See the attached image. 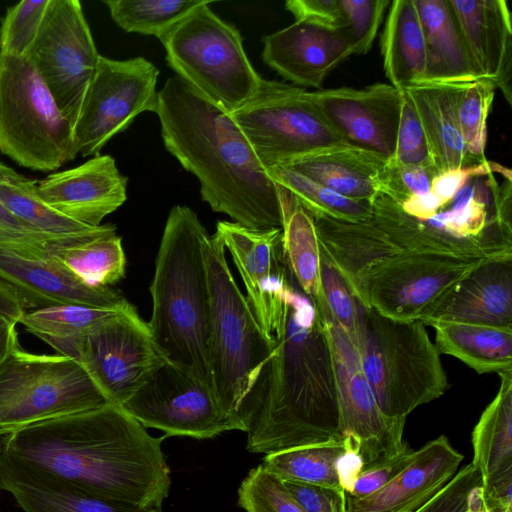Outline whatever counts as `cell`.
<instances>
[{
    "mask_svg": "<svg viewBox=\"0 0 512 512\" xmlns=\"http://www.w3.org/2000/svg\"><path fill=\"white\" fill-rule=\"evenodd\" d=\"M0 308H2L8 316L18 322L25 313L14 292L0 281Z\"/></svg>",
    "mask_w": 512,
    "mask_h": 512,
    "instance_id": "obj_55",
    "label": "cell"
},
{
    "mask_svg": "<svg viewBox=\"0 0 512 512\" xmlns=\"http://www.w3.org/2000/svg\"><path fill=\"white\" fill-rule=\"evenodd\" d=\"M381 53L390 85L401 91L422 81L426 43L414 0L391 2L381 35Z\"/></svg>",
    "mask_w": 512,
    "mask_h": 512,
    "instance_id": "obj_29",
    "label": "cell"
},
{
    "mask_svg": "<svg viewBox=\"0 0 512 512\" xmlns=\"http://www.w3.org/2000/svg\"><path fill=\"white\" fill-rule=\"evenodd\" d=\"M313 305L324 319L330 343L342 436L356 446L364 468L397 455L407 445L405 421L390 419L380 410L358 351L330 314L324 297Z\"/></svg>",
    "mask_w": 512,
    "mask_h": 512,
    "instance_id": "obj_15",
    "label": "cell"
},
{
    "mask_svg": "<svg viewBox=\"0 0 512 512\" xmlns=\"http://www.w3.org/2000/svg\"><path fill=\"white\" fill-rule=\"evenodd\" d=\"M75 347V360L120 407L166 361L131 303L96 324Z\"/></svg>",
    "mask_w": 512,
    "mask_h": 512,
    "instance_id": "obj_16",
    "label": "cell"
},
{
    "mask_svg": "<svg viewBox=\"0 0 512 512\" xmlns=\"http://www.w3.org/2000/svg\"><path fill=\"white\" fill-rule=\"evenodd\" d=\"M364 468L363 459L354 444L339 458L337 471L341 488L348 495L355 480Z\"/></svg>",
    "mask_w": 512,
    "mask_h": 512,
    "instance_id": "obj_53",
    "label": "cell"
},
{
    "mask_svg": "<svg viewBox=\"0 0 512 512\" xmlns=\"http://www.w3.org/2000/svg\"><path fill=\"white\" fill-rule=\"evenodd\" d=\"M155 113L166 150L196 176L213 211L248 228H281L278 185L227 109L175 75Z\"/></svg>",
    "mask_w": 512,
    "mask_h": 512,
    "instance_id": "obj_3",
    "label": "cell"
},
{
    "mask_svg": "<svg viewBox=\"0 0 512 512\" xmlns=\"http://www.w3.org/2000/svg\"><path fill=\"white\" fill-rule=\"evenodd\" d=\"M47 254L89 286L110 287L125 276L126 257L116 233L53 245Z\"/></svg>",
    "mask_w": 512,
    "mask_h": 512,
    "instance_id": "obj_35",
    "label": "cell"
},
{
    "mask_svg": "<svg viewBox=\"0 0 512 512\" xmlns=\"http://www.w3.org/2000/svg\"><path fill=\"white\" fill-rule=\"evenodd\" d=\"M247 416L246 448L274 452L341 440L338 393L325 322L292 277L281 330Z\"/></svg>",
    "mask_w": 512,
    "mask_h": 512,
    "instance_id": "obj_2",
    "label": "cell"
},
{
    "mask_svg": "<svg viewBox=\"0 0 512 512\" xmlns=\"http://www.w3.org/2000/svg\"><path fill=\"white\" fill-rule=\"evenodd\" d=\"M399 206L407 215L422 221L431 219L443 210L439 199L430 191L412 195Z\"/></svg>",
    "mask_w": 512,
    "mask_h": 512,
    "instance_id": "obj_52",
    "label": "cell"
},
{
    "mask_svg": "<svg viewBox=\"0 0 512 512\" xmlns=\"http://www.w3.org/2000/svg\"><path fill=\"white\" fill-rule=\"evenodd\" d=\"M498 374V392L472 431V463L482 481L512 471V371Z\"/></svg>",
    "mask_w": 512,
    "mask_h": 512,
    "instance_id": "obj_32",
    "label": "cell"
},
{
    "mask_svg": "<svg viewBox=\"0 0 512 512\" xmlns=\"http://www.w3.org/2000/svg\"><path fill=\"white\" fill-rule=\"evenodd\" d=\"M481 485V473L471 462L457 471L431 500L415 512H464L472 490Z\"/></svg>",
    "mask_w": 512,
    "mask_h": 512,
    "instance_id": "obj_47",
    "label": "cell"
},
{
    "mask_svg": "<svg viewBox=\"0 0 512 512\" xmlns=\"http://www.w3.org/2000/svg\"><path fill=\"white\" fill-rule=\"evenodd\" d=\"M481 491L487 512H512V471L482 481Z\"/></svg>",
    "mask_w": 512,
    "mask_h": 512,
    "instance_id": "obj_51",
    "label": "cell"
},
{
    "mask_svg": "<svg viewBox=\"0 0 512 512\" xmlns=\"http://www.w3.org/2000/svg\"><path fill=\"white\" fill-rule=\"evenodd\" d=\"M0 315H2V316H6V314H5L4 310H3V309H1V308H0Z\"/></svg>",
    "mask_w": 512,
    "mask_h": 512,
    "instance_id": "obj_56",
    "label": "cell"
},
{
    "mask_svg": "<svg viewBox=\"0 0 512 512\" xmlns=\"http://www.w3.org/2000/svg\"><path fill=\"white\" fill-rule=\"evenodd\" d=\"M352 444L344 438L294 447L265 455L262 464L284 481L341 488L337 462Z\"/></svg>",
    "mask_w": 512,
    "mask_h": 512,
    "instance_id": "obj_36",
    "label": "cell"
},
{
    "mask_svg": "<svg viewBox=\"0 0 512 512\" xmlns=\"http://www.w3.org/2000/svg\"><path fill=\"white\" fill-rule=\"evenodd\" d=\"M205 0H105L112 20L126 32L153 35L168 33Z\"/></svg>",
    "mask_w": 512,
    "mask_h": 512,
    "instance_id": "obj_38",
    "label": "cell"
},
{
    "mask_svg": "<svg viewBox=\"0 0 512 512\" xmlns=\"http://www.w3.org/2000/svg\"><path fill=\"white\" fill-rule=\"evenodd\" d=\"M163 438L109 403L3 436L0 456L93 497L162 508L171 486Z\"/></svg>",
    "mask_w": 512,
    "mask_h": 512,
    "instance_id": "obj_1",
    "label": "cell"
},
{
    "mask_svg": "<svg viewBox=\"0 0 512 512\" xmlns=\"http://www.w3.org/2000/svg\"><path fill=\"white\" fill-rule=\"evenodd\" d=\"M109 232L102 224L96 231L75 236H53L32 230L15 218L0 202V247L29 254H46L53 245L69 244L93 239Z\"/></svg>",
    "mask_w": 512,
    "mask_h": 512,
    "instance_id": "obj_42",
    "label": "cell"
},
{
    "mask_svg": "<svg viewBox=\"0 0 512 512\" xmlns=\"http://www.w3.org/2000/svg\"><path fill=\"white\" fill-rule=\"evenodd\" d=\"M278 188L284 261L297 287L314 303L323 297L320 246L314 221L288 190L280 185Z\"/></svg>",
    "mask_w": 512,
    "mask_h": 512,
    "instance_id": "obj_31",
    "label": "cell"
},
{
    "mask_svg": "<svg viewBox=\"0 0 512 512\" xmlns=\"http://www.w3.org/2000/svg\"><path fill=\"white\" fill-rule=\"evenodd\" d=\"M230 115L266 169L324 147L346 144L311 91L293 84L264 79L259 92Z\"/></svg>",
    "mask_w": 512,
    "mask_h": 512,
    "instance_id": "obj_10",
    "label": "cell"
},
{
    "mask_svg": "<svg viewBox=\"0 0 512 512\" xmlns=\"http://www.w3.org/2000/svg\"><path fill=\"white\" fill-rule=\"evenodd\" d=\"M17 324L18 322L0 315V364L12 349L19 344Z\"/></svg>",
    "mask_w": 512,
    "mask_h": 512,
    "instance_id": "obj_54",
    "label": "cell"
},
{
    "mask_svg": "<svg viewBox=\"0 0 512 512\" xmlns=\"http://www.w3.org/2000/svg\"><path fill=\"white\" fill-rule=\"evenodd\" d=\"M237 504L245 512H305L283 481L262 463L242 480Z\"/></svg>",
    "mask_w": 512,
    "mask_h": 512,
    "instance_id": "obj_41",
    "label": "cell"
},
{
    "mask_svg": "<svg viewBox=\"0 0 512 512\" xmlns=\"http://www.w3.org/2000/svg\"><path fill=\"white\" fill-rule=\"evenodd\" d=\"M479 79L511 104L512 22L504 0H448Z\"/></svg>",
    "mask_w": 512,
    "mask_h": 512,
    "instance_id": "obj_24",
    "label": "cell"
},
{
    "mask_svg": "<svg viewBox=\"0 0 512 512\" xmlns=\"http://www.w3.org/2000/svg\"><path fill=\"white\" fill-rule=\"evenodd\" d=\"M355 347L382 413L406 421L449 387L440 353L420 320L388 318L357 299Z\"/></svg>",
    "mask_w": 512,
    "mask_h": 512,
    "instance_id": "obj_6",
    "label": "cell"
},
{
    "mask_svg": "<svg viewBox=\"0 0 512 512\" xmlns=\"http://www.w3.org/2000/svg\"><path fill=\"white\" fill-rule=\"evenodd\" d=\"M109 403L85 367L71 357L31 353L17 344L0 364V438Z\"/></svg>",
    "mask_w": 512,
    "mask_h": 512,
    "instance_id": "obj_9",
    "label": "cell"
},
{
    "mask_svg": "<svg viewBox=\"0 0 512 512\" xmlns=\"http://www.w3.org/2000/svg\"><path fill=\"white\" fill-rule=\"evenodd\" d=\"M311 97L348 144L389 159L393 156L402 93L386 83L362 89H319Z\"/></svg>",
    "mask_w": 512,
    "mask_h": 512,
    "instance_id": "obj_18",
    "label": "cell"
},
{
    "mask_svg": "<svg viewBox=\"0 0 512 512\" xmlns=\"http://www.w3.org/2000/svg\"><path fill=\"white\" fill-rule=\"evenodd\" d=\"M495 85L484 79L460 86L457 113L461 134L469 155L478 163L486 161L487 120L492 107Z\"/></svg>",
    "mask_w": 512,
    "mask_h": 512,
    "instance_id": "obj_39",
    "label": "cell"
},
{
    "mask_svg": "<svg viewBox=\"0 0 512 512\" xmlns=\"http://www.w3.org/2000/svg\"><path fill=\"white\" fill-rule=\"evenodd\" d=\"M0 152L43 172L78 154L72 125L29 57L0 53Z\"/></svg>",
    "mask_w": 512,
    "mask_h": 512,
    "instance_id": "obj_8",
    "label": "cell"
},
{
    "mask_svg": "<svg viewBox=\"0 0 512 512\" xmlns=\"http://www.w3.org/2000/svg\"><path fill=\"white\" fill-rule=\"evenodd\" d=\"M215 234L232 256L260 327L273 338L283 324L290 280L283 257L282 229H253L219 221Z\"/></svg>",
    "mask_w": 512,
    "mask_h": 512,
    "instance_id": "obj_17",
    "label": "cell"
},
{
    "mask_svg": "<svg viewBox=\"0 0 512 512\" xmlns=\"http://www.w3.org/2000/svg\"><path fill=\"white\" fill-rule=\"evenodd\" d=\"M124 306L105 308L85 304L54 305L25 311L19 324L53 347L58 354L75 359L76 340Z\"/></svg>",
    "mask_w": 512,
    "mask_h": 512,
    "instance_id": "obj_34",
    "label": "cell"
},
{
    "mask_svg": "<svg viewBox=\"0 0 512 512\" xmlns=\"http://www.w3.org/2000/svg\"><path fill=\"white\" fill-rule=\"evenodd\" d=\"M201 5L159 40L176 75L232 112L250 101L264 79L250 63L238 29Z\"/></svg>",
    "mask_w": 512,
    "mask_h": 512,
    "instance_id": "obj_7",
    "label": "cell"
},
{
    "mask_svg": "<svg viewBox=\"0 0 512 512\" xmlns=\"http://www.w3.org/2000/svg\"><path fill=\"white\" fill-rule=\"evenodd\" d=\"M322 291L327 308L355 344L358 330L356 298L340 273L320 254Z\"/></svg>",
    "mask_w": 512,
    "mask_h": 512,
    "instance_id": "obj_45",
    "label": "cell"
},
{
    "mask_svg": "<svg viewBox=\"0 0 512 512\" xmlns=\"http://www.w3.org/2000/svg\"><path fill=\"white\" fill-rule=\"evenodd\" d=\"M414 4L426 43V69L420 83L461 84L478 80L449 1L414 0Z\"/></svg>",
    "mask_w": 512,
    "mask_h": 512,
    "instance_id": "obj_28",
    "label": "cell"
},
{
    "mask_svg": "<svg viewBox=\"0 0 512 512\" xmlns=\"http://www.w3.org/2000/svg\"><path fill=\"white\" fill-rule=\"evenodd\" d=\"M159 70L144 57L114 60L99 57L79 119L74 128L77 153L99 155L136 116L156 112Z\"/></svg>",
    "mask_w": 512,
    "mask_h": 512,
    "instance_id": "obj_14",
    "label": "cell"
},
{
    "mask_svg": "<svg viewBox=\"0 0 512 512\" xmlns=\"http://www.w3.org/2000/svg\"><path fill=\"white\" fill-rule=\"evenodd\" d=\"M262 59L266 65L295 86L320 89L325 78L353 55L340 31L305 21L263 37Z\"/></svg>",
    "mask_w": 512,
    "mask_h": 512,
    "instance_id": "obj_21",
    "label": "cell"
},
{
    "mask_svg": "<svg viewBox=\"0 0 512 512\" xmlns=\"http://www.w3.org/2000/svg\"><path fill=\"white\" fill-rule=\"evenodd\" d=\"M51 0H23L9 7L0 28V53L28 57Z\"/></svg>",
    "mask_w": 512,
    "mask_h": 512,
    "instance_id": "obj_40",
    "label": "cell"
},
{
    "mask_svg": "<svg viewBox=\"0 0 512 512\" xmlns=\"http://www.w3.org/2000/svg\"><path fill=\"white\" fill-rule=\"evenodd\" d=\"M415 456L416 450L407 444L397 455L365 467L347 496L363 498L373 494L407 467Z\"/></svg>",
    "mask_w": 512,
    "mask_h": 512,
    "instance_id": "obj_48",
    "label": "cell"
},
{
    "mask_svg": "<svg viewBox=\"0 0 512 512\" xmlns=\"http://www.w3.org/2000/svg\"><path fill=\"white\" fill-rule=\"evenodd\" d=\"M285 9L295 17V21L334 31L345 26L340 0H289L285 2Z\"/></svg>",
    "mask_w": 512,
    "mask_h": 512,
    "instance_id": "obj_50",
    "label": "cell"
},
{
    "mask_svg": "<svg viewBox=\"0 0 512 512\" xmlns=\"http://www.w3.org/2000/svg\"><path fill=\"white\" fill-rule=\"evenodd\" d=\"M225 252L216 234L207 238L204 256L210 297L209 367L213 390L223 408L246 422L276 341L260 327L235 282Z\"/></svg>",
    "mask_w": 512,
    "mask_h": 512,
    "instance_id": "obj_5",
    "label": "cell"
},
{
    "mask_svg": "<svg viewBox=\"0 0 512 512\" xmlns=\"http://www.w3.org/2000/svg\"><path fill=\"white\" fill-rule=\"evenodd\" d=\"M0 202L28 228L53 236H75L96 231L52 209L41 198L38 181L15 171L0 160Z\"/></svg>",
    "mask_w": 512,
    "mask_h": 512,
    "instance_id": "obj_33",
    "label": "cell"
},
{
    "mask_svg": "<svg viewBox=\"0 0 512 512\" xmlns=\"http://www.w3.org/2000/svg\"><path fill=\"white\" fill-rule=\"evenodd\" d=\"M121 408L143 427L165 432L164 437L208 439L232 430L247 432L245 420L228 413L210 386L168 361Z\"/></svg>",
    "mask_w": 512,
    "mask_h": 512,
    "instance_id": "obj_12",
    "label": "cell"
},
{
    "mask_svg": "<svg viewBox=\"0 0 512 512\" xmlns=\"http://www.w3.org/2000/svg\"><path fill=\"white\" fill-rule=\"evenodd\" d=\"M28 57L74 129L100 57L80 1L51 0Z\"/></svg>",
    "mask_w": 512,
    "mask_h": 512,
    "instance_id": "obj_13",
    "label": "cell"
},
{
    "mask_svg": "<svg viewBox=\"0 0 512 512\" xmlns=\"http://www.w3.org/2000/svg\"><path fill=\"white\" fill-rule=\"evenodd\" d=\"M0 490L10 493L24 512H163L87 495L2 457Z\"/></svg>",
    "mask_w": 512,
    "mask_h": 512,
    "instance_id": "obj_27",
    "label": "cell"
},
{
    "mask_svg": "<svg viewBox=\"0 0 512 512\" xmlns=\"http://www.w3.org/2000/svg\"><path fill=\"white\" fill-rule=\"evenodd\" d=\"M485 261L437 254L397 255L364 267L347 285L360 303L388 318L420 320L457 282Z\"/></svg>",
    "mask_w": 512,
    "mask_h": 512,
    "instance_id": "obj_11",
    "label": "cell"
},
{
    "mask_svg": "<svg viewBox=\"0 0 512 512\" xmlns=\"http://www.w3.org/2000/svg\"><path fill=\"white\" fill-rule=\"evenodd\" d=\"M282 481L305 512H346L347 495L341 488Z\"/></svg>",
    "mask_w": 512,
    "mask_h": 512,
    "instance_id": "obj_49",
    "label": "cell"
},
{
    "mask_svg": "<svg viewBox=\"0 0 512 512\" xmlns=\"http://www.w3.org/2000/svg\"><path fill=\"white\" fill-rule=\"evenodd\" d=\"M0 281L14 292L24 310L61 304L118 308L128 303L111 287L85 284L47 253H21L0 247Z\"/></svg>",
    "mask_w": 512,
    "mask_h": 512,
    "instance_id": "obj_19",
    "label": "cell"
},
{
    "mask_svg": "<svg viewBox=\"0 0 512 512\" xmlns=\"http://www.w3.org/2000/svg\"><path fill=\"white\" fill-rule=\"evenodd\" d=\"M440 354L458 358L478 374L512 371V327L434 322Z\"/></svg>",
    "mask_w": 512,
    "mask_h": 512,
    "instance_id": "obj_30",
    "label": "cell"
},
{
    "mask_svg": "<svg viewBox=\"0 0 512 512\" xmlns=\"http://www.w3.org/2000/svg\"><path fill=\"white\" fill-rule=\"evenodd\" d=\"M209 236L191 208L175 205L170 210L149 288L152 314L147 323L165 360L213 389L208 348L210 297L204 256Z\"/></svg>",
    "mask_w": 512,
    "mask_h": 512,
    "instance_id": "obj_4",
    "label": "cell"
},
{
    "mask_svg": "<svg viewBox=\"0 0 512 512\" xmlns=\"http://www.w3.org/2000/svg\"><path fill=\"white\" fill-rule=\"evenodd\" d=\"M128 178L110 155H96L85 163L55 172L38 181L41 198L61 215L97 227L127 199Z\"/></svg>",
    "mask_w": 512,
    "mask_h": 512,
    "instance_id": "obj_20",
    "label": "cell"
},
{
    "mask_svg": "<svg viewBox=\"0 0 512 512\" xmlns=\"http://www.w3.org/2000/svg\"><path fill=\"white\" fill-rule=\"evenodd\" d=\"M461 84L419 83L404 89L423 127L437 173L478 163L469 155L459 126Z\"/></svg>",
    "mask_w": 512,
    "mask_h": 512,
    "instance_id": "obj_26",
    "label": "cell"
},
{
    "mask_svg": "<svg viewBox=\"0 0 512 512\" xmlns=\"http://www.w3.org/2000/svg\"><path fill=\"white\" fill-rule=\"evenodd\" d=\"M435 175L432 168L401 165L387 159L379 178V193L401 205L412 195L429 192Z\"/></svg>",
    "mask_w": 512,
    "mask_h": 512,
    "instance_id": "obj_46",
    "label": "cell"
},
{
    "mask_svg": "<svg viewBox=\"0 0 512 512\" xmlns=\"http://www.w3.org/2000/svg\"><path fill=\"white\" fill-rule=\"evenodd\" d=\"M424 325L461 322L512 327V257L483 262L420 318Z\"/></svg>",
    "mask_w": 512,
    "mask_h": 512,
    "instance_id": "obj_23",
    "label": "cell"
},
{
    "mask_svg": "<svg viewBox=\"0 0 512 512\" xmlns=\"http://www.w3.org/2000/svg\"><path fill=\"white\" fill-rule=\"evenodd\" d=\"M401 93V112L395 150L393 156L389 159L401 165L429 167L437 173L433 166L428 142L415 108L404 90H401Z\"/></svg>",
    "mask_w": 512,
    "mask_h": 512,
    "instance_id": "obj_44",
    "label": "cell"
},
{
    "mask_svg": "<svg viewBox=\"0 0 512 512\" xmlns=\"http://www.w3.org/2000/svg\"><path fill=\"white\" fill-rule=\"evenodd\" d=\"M463 459L441 435L416 450L413 461L378 491L347 496L346 512H415L453 478Z\"/></svg>",
    "mask_w": 512,
    "mask_h": 512,
    "instance_id": "obj_22",
    "label": "cell"
},
{
    "mask_svg": "<svg viewBox=\"0 0 512 512\" xmlns=\"http://www.w3.org/2000/svg\"><path fill=\"white\" fill-rule=\"evenodd\" d=\"M271 179L288 190L314 216H325L347 222H365L371 217L368 201L344 197L304 174L283 165L267 168Z\"/></svg>",
    "mask_w": 512,
    "mask_h": 512,
    "instance_id": "obj_37",
    "label": "cell"
},
{
    "mask_svg": "<svg viewBox=\"0 0 512 512\" xmlns=\"http://www.w3.org/2000/svg\"><path fill=\"white\" fill-rule=\"evenodd\" d=\"M387 158L351 144L324 147L291 160L290 167L355 201L372 202Z\"/></svg>",
    "mask_w": 512,
    "mask_h": 512,
    "instance_id": "obj_25",
    "label": "cell"
},
{
    "mask_svg": "<svg viewBox=\"0 0 512 512\" xmlns=\"http://www.w3.org/2000/svg\"><path fill=\"white\" fill-rule=\"evenodd\" d=\"M345 18L341 30L353 55L366 54L372 47L389 0H340Z\"/></svg>",
    "mask_w": 512,
    "mask_h": 512,
    "instance_id": "obj_43",
    "label": "cell"
}]
</instances>
